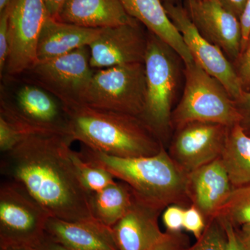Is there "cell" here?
<instances>
[{
  "label": "cell",
  "instance_id": "obj_1",
  "mask_svg": "<svg viewBox=\"0 0 250 250\" xmlns=\"http://www.w3.org/2000/svg\"><path fill=\"white\" fill-rule=\"evenodd\" d=\"M72 141L67 135H28L9 152L1 154L5 179L21 184L51 217L67 221L95 219L90 195L72 163Z\"/></svg>",
  "mask_w": 250,
  "mask_h": 250
},
{
  "label": "cell",
  "instance_id": "obj_2",
  "mask_svg": "<svg viewBox=\"0 0 250 250\" xmlns=\"http://www.w3.org/2000/svg\"><path fill=\"white\" fill-rule=\"evenodd\" d=\"M85 160L108 170L129 186L134 196L164 211L171 205H191L187 191L188 173L173 160L166 146L152 156L121 158L83 146Z\"/></svg>",
  "mask_w": 250,
  "mask_h": 250
},
{
  "label": "cell",
  "instance_id": "obj_3",
  "mask_svg": "<svg viewBox=\"0 0 250 250\" xmlns=\"http://www.w3.org/2000/svg\"><path fill=\"white\" fill-rule=\"evenodd\" d=\"M65 111L72 141L93 150L116 157H140L154 155L164 146L139 117L82 104Z\"/></svg>",
  "mask_w": 250,
  "mask_h": 250
},
{
  "label": "cell",
  "instance_id": "obj_4",
  "mask_svg": "<svg viewBox=\"0 0 250 250\" xmlns=\"http://www.w3.org/2000/svg\"><path fill=\"white\" fill-rule=\"evenodd\" d=\"M182 63L183 61L173 48L148 31L144 61L147 92L141 118L165 146L173 131L171 118L184 76Z\"/></svg>",
  "mask_w": 250,
  "mask_h": 250
},
{
  "label": "cell",
  "instance_id": "obj_5",
  "mask_svg": "<svg viewBox=\"0 0 250 250\" xmlns=\"http://www.w3.org/2000/svg\"><path fill=\"white\" fill-rule=\"evenodd\" d=\"M182 95L171 118L172 130L193 122L232 126L241 116L225 86L197 62L184 63Z\"/></svg>",
  "mask_w": 250,
  "mask_h": 250
},
{
  "label": "cell",
  "instance_id": "obj_6",
  "mask_svg": "<svg viewBox=\"0 0 250 250\" xmlns=\"http://www.w3.org/2000/svg\"><path fill=\"white\" fill-rule=\"evenodd\" d=\"M146 92L144 63L117 65L95 70L82 105L141 118Z\"/></svg>",
  "mask_w": 250,
  "mask_h": 250
},
{
  "label": "cell",
  "instance_id": "obj_7",
  "mask_svg": "<svg viewBox=\"0 0 250 250\" xmlns=\"http://www.w3.org/2000/svg\"><path fill=\"white\" fill-rule=\"evenodd\" d=\"M51 217L21 184L4 179L0 184V247H35L45 236Z\"/></svg>",
  "mask_w": 250,
  "mask_h": 250
},
{
  "label": "cell",
  "instance_id": "obj_8",
  "mask_svg": "<svg viewBox=\"0 0 250 250\" xmlns=\"http://www.w3.org/2000/svg\"><path fill=\"white\" fill-rule=\"evenodd\" d=\"M88 46L62 57L38 62L27 72L30 83L54 95L64 108L82 104L95 70L90 65Z\"/></svg>",
  "mask_w": 250,
  "mask_h": 250
},
{
  "label": "cell",
  "instance_id": "obj_9",
  "mask_svg": "<svg viewBox=\"0 0 250 250\" xmlns=\"http://www.w3.org/2000/svg\"><path fill=\"white\" fill-rule=\"evenodd\" d=\"M0 114L17 123L28 135L69 136L68 119L62 104L47 90L31 83L18 90L14 103L1 98Z\"/></svg>",
  "mask_w": 250,
  "mask_h": 250
},
{
  "label": "cell",
  "instance_id": "obj_10",
  "mask_svg": "<svg viewBox=\"0 0 250 250\" xmlns=\"http://www.w3.org/2000/svg\"><path fill=\"white\" fill-rule=\"evenodd\" d=\"M10 52L5 72L16 77L38 62L41 30L50 16L45 0H11L7 7Z\"/></svg>",
  "mask_w": 250,
  "mask_h": 250
},
{
  "label": "cell",
  "instance_id": "obj_11",
  "mask_svg": "<svg viewBox=\"0 0 250 250\" xmlns=\"http://www.w3.org/2000/svg\"><path fill=\"white\" fill-rule=\"evenodd\" d=\"M164 7L174 27L180 33L194 62L225 86L236 101L243 94V87L232 62L219 47L206 40L194 25L185 7L165 1Z\"/></svg>",
  "mask_w": 250,
  "mask_h": 250
},
{
  "label": "cell",
  "instance_id": "obj_12",
  "mask_svg": "<svg viewBox=\"0 0 250 250\" xmlns=\"http://www.w3.org/2000/svg\"><path fill=\"white\" fill-rule=\"evenodd\" d=\"M229 126L193 122L174 130L168 152L187 173L220 159Z\"/></svg>",
  "mask_w": 250,
  "mask_h": 250
},
{
  "label": "cell",
  "instance_id": "obj_13",
  "mask_svg": "<svg viewBox=\"0 0 250 250\" xmlns=\"http://www.w3.org/2000/svg\"><path fill=\"white\" fill-rule=\"evenodd\" d=\"M141 24L135 21L102 29L100 35L88 46L93 69L144 63L148 31L145 32Z\"/></svg>",
  "mask_w": 250,
  "mask_h": 250
},
{
  "label": "cell",
  "instance_id": "obj_14",
  "mask_svg": "<svg viewBox=\"0 0 250 250\" xmlns=\"http://www.w3.org/2000/svg\"><path fill=\"white\" fill-rule=\"evenodd\" d=\"M184 7L200 34L233 63L241 52L240 20L217 0H186Z\"/></svg>",
  "mask_w": 250,
  "mask_h": 250
},
{
  "label": "cell",
  "instance_id": "obj_15",
  "mask_svg": "<svg viewBox=\"0 0 250 250\" xmlns=\"http://www.w3.org/2000/svg\"><path fill=\"white\" fill-rule=\"evenodd\" d=\"M233 188L220 158L188 173L190 204L202 212L207 222L217 216Z\"/></svg>",
  "mask_w": 250,
  "mask_h": 250
},
{
  "label": "cell",
  "instance_id": "obj_16",
  "mask_svg": "<svg viewBox=\"0 0 250 250\" xmlns=\"http://www.w3.org/2000/svg\"><path fill=\"white\" fill-rule=\"evenodd\" d=\"M45 237L72 250H118L112 228L96 219L67 221L49 217Z\"/></svg>",
  "mask_w": 250,
  "mask_h": 250
},
{
  "label": "cell",
  "instance_id": "obj_17",
  "mask_svg": "<svg viewBox=\"0 0 250 250\" xmlns=\"http://www.w3.org/2000/svg\"><path fill=\"white\" fill-rule=\"evenodd\" d=\"M161 212L134 196L129 210L112 228L118 250H147L159 241L164 234L159 225Z\"/></svg>",
  "mask_w": 250,
  "mask_h": 250
},
{
  "label": "cell",
  "instance_id": "obj_18",
  "mask_svg": "<svg viewBox=\"0 0 250 250\" xmlns=\"http://www.w3.org/2000/svg\"><path fill=\"white\" fill-rule=\"evenodd\" d=\"M58 21L80 27L103 29L134 22L121 0H67Z\"/></svg>",
  "mask_w": 250,
  "mask_h": 250
},
{
  "label": "cell",
  "instance_id": "obj_19",
  "mask_svg": "<svg viewBox=\"0 0 250 250\" xmlns=\"http://www.w3.org/2000/svg\"><path fill=\"white\" fill-rule=\"evenodd\" d=\"M102 29H92L62 22L49 16L39 36L38 62L62 57L89 46L98 38Z\"/></svg>",
  "mask_w": 250,
  "mask_h": 250
},
{
  "label": "cell",
  "instance_id": "obj_20",
  "mask_svg": "<svg viewBox=\"0 0 250 250\" xmlns=\"http://www.w3.org/2000/svg\"><path fill=\"white\" fill-rule=\"evenodd\" d=\"M129 16L168 44L184 63L194 62L182 35L170 21L161 0H121Z\"/></svg>",
  "mask_w": 250,
  "mask_h": 250
},
{
  "label": "cell",
  "instance_id": "obj_21",
  "mask_svg": "<svg viewBox=\"0 0 250 250\" xmlns=\"http://www.w3.org/2000/svg\"><path fill=\"white\" fill-rule=\"evenodd\" d=\"M220 159L233 188L250 184V135L240 123L229 129Z\"/></svg>",
  "mask_w": 250,
  "mask_h": 250
},
{
  "label": "cell",
  "instance_id": "obj_22",
  "mask_svg": "<svg viewBox=\"0 0 250 250\" xmlns=\"http://www.w3.org/2000/svg\"><path fill=\"white\" fill-rule=\"evenodd\" d=\"M134 198V193L128 184L116 181L90 195L92 214L99 222L112 228L129 210Z\"/></svg>",
  "mask_w": 250,
  "mask_h": 250
},
{
  "label": "cell",
  "instance_id": "obj_23",
  "mask_svg": "<svg viewBox=\"0 0 250 250\" xmlns=\"http://www.w3.org/2000/svg\"><path fill=\"white\" fill-rule=\"evenodd\" d=\"M70 156L82 184L90 194L100 191L116 182L108 170L85 160L80 152L72 149Z\"/></svg>",
  "mask_w": 250,
  "mask_h": 250
},
{
  "label": "cell",
  "instance_id": "obj_24",
  "mask_svg": "<svg viewBox=\"0 0 250 250\" xmlns=\"http://www.w3.org/2000/svg\"><path fill=\"white\" fill-rule=\"evenodd\" d=\"M216 217L226 219L235 228L250 224V184L233 188Z\"/></svg>",
  "mask_w": 250,
  "mask_h": 250
},
{
  "label": "cell",
  "instance_id": "obj_25",
  "mask_svg": "<svg viewBox=\"0 0 250 250\" xmlns=\"http://www.w3.org/2000/svg\"><path fill=\"white\" fill-rule=\"evenodd\" d=\"M226 233L220 219L214 218L207 222V228L196 243L186 250H224Z\"/></svg>",
  "mask_w": 250,
  "mask_h": 250
},
{
  "label": "cell",
  "instance_id": "obj_26",
  "mask_svg": "<svg viewBox=\"0 0 250 250\" xmlns=\"http://www.w3.org/2000/svg\"><path fill=\"white\" fill-rule=\"evenodd\" d=\"M28 135L7 117L0 115V152H9Z\"/></svg>",
  "mask_w": 250,
  "mask_h": 250
},
{
  "label": "cell",
  "instance_id": "obj_27",
  "mask_svg": "<svg viewBox=\"0 0 250 250\" xmlns=\"http://www.w3.org/2000/svg\"><path fill=\"white\" fill-rule=\"evenodd\" d=\"M207 225L205 216L196 207L191 205L185 208L183 228L188 232L192 233L197 240L202 236Z\"/></svg>",
  "mask_w": 250,
  "mask_h": 250
},
{
  "label": "cell",
  "instance_id": "obj_28",
  "mask_svg": "<svg viewBox=\"0 0 250 250\" xmlns=\"http://www.w3.org/2000/svg\"><path fill=\"white\" fill-rule=\"evenodd\" d=\"M10 52V33L7 9L0 13V74L5 72Z\"/></svg>",
  "mask_w": 250,
  "mask_h": 250
},
{
  "label": "cell",
  "instance_id": "obj_29",
  "mask_svg": "<svg viewBox=\"0 0 250 250\" xmlns=\"http://www.w3.org/2000/svg\"><path fill=\"white\" fill-rule=\"evenodd\" d=\"M232 64L243 90L250 92V34L244 50Z\"/></svg>",
  "mask_w": 250,
  "mask_h": 250
},
{
  "label": "cell",
  "instance_id": "obj_30",
  "mask_svg": "<svg viewBox=\"0 0 250 250\" xmlns=\"http://www.w3.org/2000/svg\"><path fill=\"white\" fill-rule=\"evenodd\" d=\"M188 242L187 237L181 231H166L164 236L147 250H186L188 248Z\"/></svg>",
  "mask_w": 250,
  "mask_h": 250
},
{
  "label": "cell",
  "instance_id": "obj_31",
  "mask_svg": "<svg viewBox=\"0 0 250 250\" xmlns=\"http://www.w3.org/2000/svg\"><path fill=\"white\" fill-rule=\"evenodd\" d=\"M185 207L178 205H171L163 212V223L166 229L172 232H179L183 229L184 213Z\"/></svg>",
  "mask_w": 250,
  "mask_h": 250
},
{
  "label": "cell",
  "instance_id": "obj_32",
  "mask_svg": "<svg viewBox=\"0 0 250 250\" xmlns=\"http://www.w3.org/2000/svg\"><path fill=\"white\" fill-rule=\"evenodd\" d=\"M233 102L241 116L240 125L250 135V92L243 91L241 96Z\"/></svg>",
  "mask_w": 250,
  "mask_h": 250
},
{
  "label": "cell",
  "instance_id": "obj_33",
  "mask_svg": "<svg viewBox=\"0 0 250 250\" xmlns=\"http://www.w3.org/2000/svg\"><path fill=\"white\" fill-rule=\"evenodd\" d=\"M217 218L220 219L223 224L225 233H226V241H225L224 250H242L237 239L234 226L226 219L220 218V217H217Z\"/></svg>",
  "mask_w": 250,
  "mask_h": 250
},
{
  "label": "cell",
  "instance_id": "obj_34",
  "mask_svg": "<svg viewBox=\"0 0 250 250\" xmlns=\"http://www.w3.org/2000/svg\"><path fill=\"white\" fill-rule=\"evenodd\" d=\"M240 21L242 29L241 53L246 47L250 34V0H247L246 7Z\"/></svg>",
  "mask_w": 250,
  "mask_h": 250
},
{
  "label": "cell",
  "instance_id": "obj_35",
  "mask_svg": "<svg viewBox=\"0 0 250 250\" xmlns=\"http://www.w3.org/2000/svg\"><path fill=\"white\" fill-rule=\"evenodd\" d=\"M227 11L241 19L246 7L247 0H217Z\"/></svg>",
  "mask_w": 250,
  "mask_h": 250
},
{
  "label": "cell",
  "instance_id": "obj_36",
  "mask_svg": "<svg viewBox=\"0 0 250 250\" xmlns=\"http://www.w3.org/2000/svg\"><path fill=\"white\" fill-rule=\"evenodd\" d=\"M235 229L242 250H250V224L242 225L239 229Z\"/></svg>",
  "mask_w": 250,
  "mask_h": 250
},
{
  "label": "cell",
  "instance_id": "obj_37",
  "mask_svg": "<svg viewBox=\"0 0 250 250\" xmlns=\"http://www.w3.org/2000/svg\"><path fill=\"white\" fill-rule=\"evenodd\" d=\"M51 17L58 20L59 14L67 0H45Z\"/></svg>",
  "mask_w": 250,
  "mask_h": 250
},
{
  "label": "cell",
  "instance_id": "obj_38",
  "mask_svg": "<svg viewBox=\"0 0 250 250\" xmlns=\"http://www.w3.org/2000/svg\"><path fill=\"white\" fill-rule=\"evenodd\" d=\"M35 247L41 250H72L65 248V247L60 246V245L54 243V242L49 241L45 237L39 245Z\"/></svg>",
  "mask_w": 250,
  "mask_h": 250
},
{
  "label": "cell",
  "instance_id": "obj_39",
  "mask_svg": "<svg viewBox=\"0 0 250 250\" xmlns=\"http://www.w3.org/2000/svg\"><path fill=\"white\" fill-rule=\"evenodd\" d=\"M0 250H41L36 247L29 246H10L0 247Z\"/></svg>",
  "mask_w": 250,
  "mask_h": 250
},
{
  "label": "cell",
  "instance_id": "obj_40",
  "mask_svg": "<svg viewBox=\"0 0 250 250\" xmlns=\"http://www.w3.org/2000/svg\"><path fill=\"white\" fill-rule=\"evenodd\" d=\"M10 1L11 0H0V13L7 7Z\"/></svg>",
  "mask_w": 250,
  "mask_h": 250
},
{
  "label": "cell",
  "instance_id": "obj_41",
  "mask_svg": "<svg viewBox=\"0 0 250 250\" xmlns=\"http://www.w3.org/2000/svg\"><path fill=\"white\" fill-rule=\"evenodd\" d=\"M165 1H171V0H165Z\"/></svg>",
  "mask_w": 250,
  "mask_h": 250
}]
</instances>
